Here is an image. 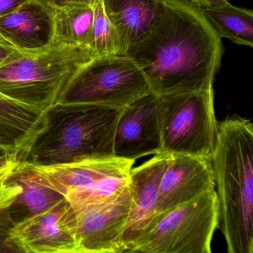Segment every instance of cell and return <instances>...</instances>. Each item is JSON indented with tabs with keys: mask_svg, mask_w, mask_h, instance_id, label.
Instances as JSON below:
<instances>
[{
	"mask_svg": "<svg viewBox=\"0 0 253 253\" xmlns=\"http://www.w3.org/2000/svg\"><path fill=\"white\" fill-rule=\"evenodd\" d=\"M221 38L189 0H166L150 30L130 49L156 96L213 88Z\"/></svg>",
	"mask_w": 253,
	"mask_h": 253,
	"instance_id": "1",
	"label": "cell"
},
{
	"mask_svg": "<svg viewBox=\"0 0 253 253\" xmlns=\"http://www.w3.org/2000/svg\"><path fill=\"white\" fill-rule=\"evenodd\" d=\"M219 225L229 253L253 252V126L238 115L219 123L211 157Z\"/></svg>",
	"mask_w": 253,
	"mask_h": 253,
	"instance_id": "2",
	"label": "cell"
},
{
	"mask_svg": "<svg viewBox=\"0 0 253 253\" xmlns=\"http://www.w3.org/2000/svg\"><path fill=\"white\" fill-rule=\"evenodd\" d=\"M123 109L59 102L45 111V126L23 163L49 166L115 156L114 140Z\"/></svg>",
	"mask_w": 253,
	"mask_h": 253,
	"instance_id": "3",
	"label": "cell"
},
{
	"mask_svg": "<svg viewBox=\"0 0 253 253\" xmlns=\"http://www.w3.org/2000/svg\"><path fill=\"white\" fill-rule=\"evenodd\" d=\"M93 58L86 45L51 43L41 51H16L0 66V93L45 112L60 102L75 75Z\"/></svg>",
	"mask_w": 253,
	"mask_h": 253,
	"instance_id": "4",
	"label": "cell"
},
{
	"mask_svg": "<svg viewBox=\"0 0 253 253\" xmlns=\"http://www.w3.org/2000/svg\"><path fill=\"white\" fill-rule=\"evenodd\" d=\"M161 152L211 160L218 135L213 88L157 96Z\"/></svg>",
	"mask_w": 253,
	"mask_h": 253,
	"instance_id": "5",
	"label": "cell"
},
{
	"mask_svg": "<svg viewBox=\"0 0 253 253\" xmlns=\"http://www.w3.org/2000/svg\"><path fill=\"white\" fill-rule=\"evenodd\" d=\"M218 225L214 189L158 214L127 253H211Z\"/></svg>",
	"mask_w": 253,
	"mask_h": 253,
	"instance_id": "6",
	"label": "cell"
},
{
	"mask_svg": "<svg viewBox=\"0 0 253 253\" xmlns=\"http://www.w3.org/2000/svg\"><path fill=\"white\" fill-rule=\"evenodd\" d=\"M152 94L137 63L128 56L94 57L69 83L60 102L124 109Z\"/></svg>",
	"mask_w": 253,
	"mask_h": 253,
	"instance_id": "7",
	"label": "cell"
},
{
	"mask_svg": "<svg viewBox=\"0 0 253 253\" xmlns=\"http://www.w3.org/2000/svg\"><path fill=\"white\" fill-rule=\"evenodd\" d=\"M135 161L118 158H88L49 166L23 163L25 168L64 196L78 189L91 196H106L119 192L129 184L130 171Z\"/></svg>",
	"mask_w": 253,
	"mask_h": 253,
	"instance_id": "8",
	"label": "cell"
},
{
	"mask_svg": "<svg viewBox=\"0 0 253 253\" xmlns=\"http://www.w3.org/2000/svg\"><path fill=\"white\" fill-rule=\"evenodd\" d=\"M8 239L19 253H81L76 216L66 198L13 224Z\"/></svg>",
	"mask_w": 253,
	"mask_h": 253,
	"instance_id": "9",
	"label": "cell"
},
{
	"mask_svg": "<svg viewBox=\"0 0 253 253\" xmlns=\"http://www.w3.org/2000/svg\"><path fill=\"white\" fill-rule=\"evenodd\" d=\"M131 202L129 183L112 199L75 211L81 253H121Z\"/></svg>",
	"mask_w": 253,
	"mask_h": 253,
	"instance_id": "10",
	"label": "cell"
},
{
	"mask_svg": "<svg viewBox=\"0 0 253 253\" xmlns=\"http://www.w3.org/2000/svg\"><path fill=\"white\" fill-rule=\"evenodd\" d=\"M161 152L158 99L145 96L124 108L114 140L115 156L136 161Z\"/></svg>",
	"mask_w": 253,
	"mask_h": 253,
	"instance_id": "11",
	"label": "cell"
},
{
	"mask_svg": "<svg viewBox=\"0 0 253 253\" xmlns=\"http://www.w3.org/2000/svg\"><path fill=\"white\" fill-rule=\"evenodd\" d=\"M215 189L211 160L187 155H169L160 185L158 214Z\"/></svg>",
	"mask_w": 253,
	"mask_h": 253,
	"instance_id": "12",
	"label": "cell"
},
{
	"mask_svg": "<svg viewBox=\"0 0 253 253\" xmlns=\"http://www.w3.org/2000/svg\"><path fill=\"white\" fill-rule=\"evenodd\" d=\"M169 155L156 154L130 171L131 202L121 242V253H127L143 231L158 216V194Z\"/></svg>",
	"mask_w": 253,
	"mask_h": 253,
	"instance_id": "13",
	"label": "cell"
},
{
	"mask_svg": "<svg viewBox=\"0 0 253 253\" xmlns=\"http://www.w3.org/2000/svg\"><path fill=\"white\" fill-rule=\"evenodd\" d=\"M54 11L38 0H29L15 11L0 17V37L15 49L41 51L53 41Z\"/></svg>",
	"mask_w": 253,
	"mask_h": 253,
	"instance_id": "14",
	"label": "cell"
},
{
	"mask_svg": "<svg viewBox=\"0 0 253 253\" xmlns=\"http://www.w3.org/2000/svg\"><path fill=\"white\" fill-rule=\"evenodd\" d=\"M45 112L0 93V146L23 162L45 126Z\"/></svg>",
	"mask_w": 253,
	"mask_h": 253,
	"instance_id": "15",
	"label": "cell"
},
{
	"mask_svg": "<svg viewBox=\"0 0 253 253\" xmlns=\"http://www.w3.org/2000/svg\"><path fill=\"white\" fill-rule=\"evenodd\" d=\"M102 2L118 35L121 55L126 56L158 20L166 0H102Z\"/></svg>",
	"mask_w": 253,
	"mask_h": 253,
	"instance_id": "16",
	"label": "cell"
},
{
	"mask_svg": "<svg viewBox=\"0 0 253 253\" xmlns=\"http://www.w3.org/2000/svg\"><path fill=\"white\" fill-rule=\"evenodd\" d=\"M204 17L220 38L237 45L253 48V12L227 3L201 10Z\"/></svg>",
	"mask_w": 253,
	"mask_h": 253,
	"instance_id": "17",
	"label": "cell"
},
{
	"mask_svg": "<svg viewBox=\"0 0 253 253\" xmlns=\"http://www.w3.org/2000/svg\"><path fill=\"white\" fill-rule=\"evenodd\" d=\"M93 17L92 5L74 4L55 10L52 43L88 46Z\"/></svg>",
	"mask_w": 253,
	"mask_h": 253,
	"instance_id": "18",
	"label": "cell"
},
{
	"mask_svg": "<svg viewBox=\"0 0 253 253\" xmlns=\"http://www.w3.org/2000/svg\"><path fill=\"white\" fill-rule=\"evenodd\" d=\"M12 178L13 182L20 184L23 189L16 203L24 204L31 214L41 212L65 198L63 195L44 184L35 173L24 166L23 170Z\"/></svg>",
	"mask_w": 253,
	"mask_h": 253,
	"instance_id": "19",
	"label": "cell"
},
{
	"mask_svg": "<svg viewBox=\"0 0 253 253\" xmlns=\"http://www.w3.org/2000/svg\"><path fill=\"white\" fill-rule=\"evenodd\" d=\"M92 7L94 17L88 48L94 57L121 55L118 35L106 15L102 0H94Z\"/></svg>",
	"mask_w": 253,
	"mask_h": 253,
	"instance_id": "20",
	"label": "cell"
},
{
	"mask_svg": "<svg viewBox=\"0 0 253 253\" xmlns=\"http://www.w3.org/2000/svg\"><path fill=\"white\" fill-rule=\"evenodd\" d=\"M0 182V211L8 210L15 204L19 195L23 192L21 186L15 182Z\"/></svg>",
	"mask_w": 253,
	"mask_h": 253,
	"instance_id": "21",
	"label": "cell"
},
{
	"mask_svg": "<svg viewBox=\"0 0 253 253\" xmlns=\"http://www.w3.org/2000/svg\"><path fill=\"white\" fill-rule=\"evenodd\" d=\"M6 210L0 211V253H18L8 241V230L13 223Z\"/></svg>",
	"mask_w": 253,
	"mask_h": 253,
	"instance_id": "22",
	"label": "cell"
},
{
	"mask_svg": "<svg viewBox=\"0 0 253 253\" xmlns=\"http://www.w3.org/2000/svg\"><path fill=\"white\" fill-rule=\"evenodd\" d=\"M23 169V163L17 157L0 161V182L9 181Z\"/></svg>",
	"mask_w": 253,
	"mask_h": 253,
	"instance_id": "23",
	"label": "cell"
},
{
	"mask_svg": "<svg viewBox=\"0 0 253 253\" xmlns=\"http://www.w3.org/2000/svg\"><path fill=\"white\" fill-rule=\"evenodd\" d=\"M38 1L49 7L53 11H55V10L60 9L63 7L68 6V5H74V4L92 5L94 0H38Z\"/></svg>",
	"mask_w": 253,
	"mask_h": 253,
	"instance_id": "24",
	"label": "cell"
},
{
	"mask_svg": "<svg viewBox=\"0 0 253 253\" xmlns=\"http://www.w3.org/2000/svg\"><path fill=\"white\" fill-rule=\"evenodd\" d=\"M29 0H0V17L15 11Z\"/></svg>",
	"mask_w": 253,
	"mask_h": 253,
	"instance_id": "25",
	"label": "cell"
},
{
	"mask_svg": "<svg viewBox=\"0 0 253 253\" xmlns=\"http://www.w3.org/2000/svg\"><path fill=\"white\" fill-rule=\"evenodd\" d=\"M189 1L201 10L220 6L228 2V0H189Z\"/></svg>",
	"mask_w": 253,
	"mask_h": 253,
	"instance_id": "26",
	"label": "cell"
},
{
	"mask_svg": "<svg viewBox=\"0 0 253 253\" xmlns=\"http://www.w3.org/2000/svg\"><path fill=\"white\" fill-rule=\"evenodd\" d=\"M16 51L18 50L15 49L11 44L6 42L2 37H0V66Z\"/></svg>",
	"mask_w": 253,
	"mask_h": 253,
	"instance_id": "27",
	"label": "cell"
},
{
	"mask_svg": "<svg viewBox=\"0 0 253 253\" xmlns=\"http://www.w3.org/2000/svg\"><path fill=\"white\" fill-rule=\"evenodd\" d=\"M14 156L17 157L16 155H12V154L9 153V152H8L6 149H4V148H2V146H0V161L8 159V158Z\"/></svg>",
	"mask_w": 253,
	"mask_h": 253,
	"instance_id": "28",
	"label": "cell"
}]
</instances>
